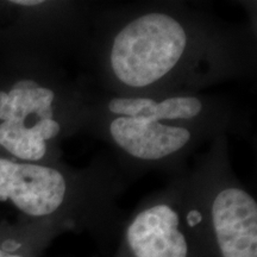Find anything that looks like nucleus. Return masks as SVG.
I'll list each match as a JSON object with an SVG mask.
<instances>
[{"mask_svg":"<svg viewBox=\"0 0 257 257\" xmlns=\"http://www.w3.org/2000/svg\"><path fill=\"white\" fill-rule=\"evenodd\" d=\"M0 66V154L53 163L64 128L62 91L38 57L5 56Z\"/></svg>","mask_w":257,"mask_h":257,"instance_id":"f257e3e1","label":"nucleus"},{"mask_svg":"<svg viewBox=\"0 0 257 257\" xmlns=\"http://www.w3.org/2000/svg\"><path fill=\"white\" fill-rule=\"evenodd\" d=\"M195 55V34L180 16L153 10L130 18L111 37L106 53L110 79L125 96H147L166 86Z\"/></svg>","mask_w":257,"mask_h":257,"instance_id":"f03ea898","label":"nucleus"},{"mask_svg":"<svg viewBox=\"0 0 257 257\" xmlns=\"http://www.w3.org/2000/svg\"><path fill=\"white\" fill-rule=\"evenodd\" d=\"M0 202L15 207L22 220L63 229L72 224L74 187L53 163L24 162L0 154Z\"/></svg>","mask_w":257,"mask_h":257,"instance_id":"7ed1b4c3","label":"nucleus"},{"mask_svg":"<svg viewBox=\"0 0 257 257\" xmlns=\"http://www.w3.org/2000/svg\"><path fill=\"white\" fill-rule=\"evenodd\" d=\"M197 212L186 213L161 199L140 208L128 221L117 257H204Z\"/></svg>","mask_w":257,"mask_h":257,"instance_id":"20e7f679","label":"nucleus"},{"mask_svg":"<svg viewBox=\"0 0 257 257\" xmlns=\"http://www.w3.org/2000/svg\"><path fill=\"white\" fill-rule=\"evenodd\" d=\"M205 250L212 257H257V202L239 186L212 195L205 212Z\"/></svg>","mask_w":257,"mask_h":257,"instance_id":"39448f33","label":"nucleus"},{"mask_svg":"<svg viewBox=\"0 0 257 257\" xmlns=\"http://www.w3.org/2000/svg\"><path fill=\"white\" fill-rule=\"evenodd\" d=\"M112 142L126 155L155 162L178 155L193 141L191 127L144 117H114L108 123Z\"/></svg>","mask_w":257,"mask_h":257,"instance_id":"423d86ee","label":"nucleus"},{"mask_svg":"<svg viewBox=\"0 0 257 257\" xmlns=\"http://www.w3.org/2000/svg\"><path fill=\"white\" fill-rule=\"evenodd\" d=\"M107 111L114 117H144L175 123L195 120L205 113L200 98L188 94H175L156 100L152 96H115L107 102Z\"/></svg>","mask_w":257,"mask_h":257,"instance_id":"0eeeda50","label":"nucleus"},{"mask_svg":"<svg viewBox=\"0 0 257 257\" xmlns=\"http://www.w3.org/2000/svg\"><path fill=\"white\" fill-rule=\"evenodd\" d=\"M61 230L54 225L28 220L0 223V257H41Z\"/></svg>","mask_w":257,"mask_h":257,"instance_id":"6e6552de","label":"nucleus"}]
</instances>
